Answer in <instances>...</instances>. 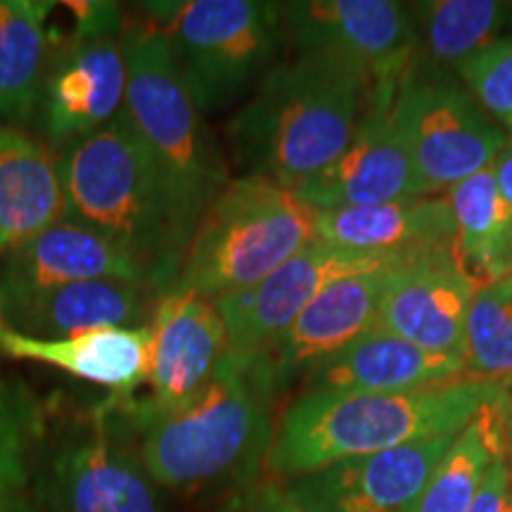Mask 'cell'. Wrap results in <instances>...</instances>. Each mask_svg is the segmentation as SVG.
Here are the masks:
<instances>
[{
	"instance_id": "cell-5",
	"label": "cell",
	"mask_w": 512,
	"mask_h": 512,
	"mask_svg": "<svg viewBox=\"0 0 512 512\" xmlns=\"http://www.w3.org/2000/svg\"><path fill=\"white\" fill-rule=\"evenodd\" d=\"M124 112L155 164L183 226L197 223L230 181L228 162L216 145L178 72L169 43L143 12L124 19Z\"/></svg>"
},
{
	"instance_id": "cell-7",
	"label": "cell",
	"mask_w": 512,
	"mask_h": 512,
	"mask_svg": "<svg viewBox=\"0 0 512 512\" xmlns=\"http://www.w3.org/2000/svg\"><path fill=\"white\" fill-rule=\"evenodd\" d=\"M138 10L169 43L202 117L226 112L254 91L287 43L280 3L155 0Z\"/></svg>"
},
{
	"instance_id": "cell-22",
	"label": "cell",
	"mask_w": 512,
	"mask_h": 512,
	"mask_svg": "<svg viewBox=\"0 0 512 512\" xmlns=\"http://www.w3.org/2000/svg\"><path fill=\"white\" fill-rule=\"evenodd\" d=\"M316 240L366 254H415L456 247V221L446 197L316 211Z\"/></svg>"
},
{
	"instance_id": "cell-15",
	"label": "cell",
	"mask_w": 512,
	"mask_h": 512,
	"mask_svg": "<svg viewBox=\"0 0 512 512\" xmlns=\"http://www.w3.org/2000/svg\"><path fill=\"white\" fill-rule=\"evenodd\" d=\"M396 88H375L354 138L330 166L294 188L313 211L373 207L427 197L392 119Z\"/></svg>"
},
{
	"instance_id": "cell-1",
	"label": "cell",
	"mask_w": 512,
	"mask_h": 512,
	"mask_svg": "<svg viewBox=\"0 0 512 512\" xmlns=\"http://www.w3.org/2000/svg\"><path fill=\"white\" fill-rule=\"evenodd\" d=\"M373 93L370 76L337 57L275 64L228 121L233 164L242 176L299 188L342 155Z\"/></svg>"
},
{
	"instance_id": "cell-32",
	"label": "cell",
	"mask_w": 512,
	"mask_h": 512,
	"mask_svg": "<svg viewBox=\"0 0 512 512\" xmlns=\"http://www.w3.org/2000/svg\"><path fill=\"white\" fill-rule=\"evenodd\" d=\"M505 448L486 470L484 482L467 512H512V475Z\"/></svg>"
},
{
	"instance_id": "cell-35",
	"label": "cell",
	"mask_w": 512,
	"mask_h": 512,
	"mask_svg": "<svg viewBox=\"0 0 512 512\" xmlns=\"http://www.w3.org/2000/svg\"><path fill=\"white\" fill-rule=\"evenodd\" d=\"M512 394V389H510ZM505 453H508V465H510V475H512V408H510V422H508V448H505Z\"/></svg>"
},
{
	"instance_id": "cell-10",
	"label": "cell",
	"mask_w": 512,
	"mask_h": 512,
	"mask_svg": "<svg viewBox=\"0 0 512 512\" xmlns=\"http://www.w3.org/2000/svg\"><path fill=\"white\" fill-rule=\"evenodd\" d=\"M283 22L294 57H337L373 88H399L418 53L411 10L392 0H297L283 3Z\"/></svg>"
},
{
	"instance_id": "cell-30",
	"label": "cell",
	"mask_w": 512,
	"mask_h": 512,
	"mask_svg": "<svg viewBox=\"0 0 512 512\" xmlns=\"http://www.w3.org/2000/svg\"><path fill=\"white\" fill-rule=\"evenodd\" d=\"M467 86V93L477 98L486 112L501 124L512 128V34L479 50L456 69Z\"/></svg>"
},
{
	"instance_id": "cell-21",
	"label": "cell",
	"mask_w": 512,
	"mask_h": 512,
	"mask_svg": "<svg viewBox=\"0 0 512 512\" xmlns=\"http://www.w3.org/2000/svg\"><path fill=\"white\" fill-rule=\"evenodd\" d=\"M150 351V325L102 328L67 339H34L0 328V356L55 366L79 380L110 389L117 401H128L147 384Z\"/></svg>"
},
{
	"instance_id": "cell-2",
	"label": "cell",
	"mask_w": 512,
	"mask_h": 512,
	"mask_svg": "<svg viewBox=\"0 0 512 512\" xmlns=\"http://www.w3.org/2000/svg\"><path fill=\"white\" fill-rule=\"evenodd\" d=\"M505 392L510 389L463 377L396 394H297L275 420L264 470L285 482L339 460L451 437Z\"/></svg>"
},
{
	"instance_id": "cell-36",
	"label": "cell",
	"mask_w": 512,
	"mask_h": 512,
	"mask_svg": "<svg viewBox=\"0 0 512 512\" xmlns=\"http://www.w3.org/2000/svg\"><path fill=\"white\" fill-rule=\"evenodd\" d=\"M501 283H503L505 287H508V290L512 292V275H508V278H503V280H501Z\"/></svg>"
},
{
	"instance_id": "cell-33",
	"label": "cell",
	"mask_w": 512,
	"mask_h": 512,
	"mask_svg": "<svg viewBox=\"0 0 512 512\" xmlns=\"http://www.w3.org/2000/svg\"><path fill=\"white\" fill-rule=\"evenodd\" d=\"M491 171H494L498 190H501V195L512 207V138L510 136H508V143H505V147L501 150V155L496 157L494 166H491Z\"/></svg>"
},
{
	"instance_id": "cell-18",
	"label": "cell",
	"mask_w": 512,
	"mask_h": 512,
	"mask_svg": "<svg viewBox=\"0 0 512 512\" xmlns=\"http://www.w3.org/2000/svg\"><path fill=\"white\" fill-rule=\"evenodd\" d=\"M88 280L155 287L150 271L119 242L67 216L0 256V302Z\"/></svg>"
},
{
	"instance_id": "cell-3",
	"label": "cell",
	"mask_w": 512,
	"mask_h": 512,
	"mask_svg": "<svg viewBox=\"0 0 512 512\" xmlns=\"http://www.w3.org/2000/svg\"><path fill=\"white\" fill-rule=\"evenodd\" d=\"M67 219L136 256L164 294L181 273L192 233L178 219L124 107L110 124L57 150Z\"/></svg>"
},
{
	"instance_id": "cell-17",
	"label": "cell",
	"mask_w": 512,
	"mask_h": 512,
	"mask_svg": "<svg viewBox=\"0 0 512 512\" xmlns=\"http://www.w3.org/2000/svg\"><path fill=\"white\" fill-rule=\"evenodd\" d=\"M384 273L387 268H377L335 280L294 318L290 328L264 354L252 361L275 399L323 358L337 354L363 332L375 328Z\"/></svg>"
},
{
	"instance_id": "cell-20",
	"label": "cell",
	"mask_w": 512,
	"mask_h": 512,
	"mask_svg": "<svg viewBox=\"0 0 512 512\" xmlns=\"http://www.w3.org/2000/svg\"><path fill=\"white\" fill-rule=\"evenodd\" d=\"M155 287L119 280H88L5 299V328L34 339H67L102 328L150 325L159 302Z\"/></svg>"
},
{
	"instance_id": "cell-24",
	"label": "cell",
	"mask_w": 512,
	"mask_h": 512,
	"mask_svg": "<svg viewBox=\"0 0 512 512\" xmlns=\"http://www.w3.org/2000/svg\"><path fill=\"white\" fill-rule=\"evenodd\" d=\"M512 394L486 403L456 434L408 512H467L486 470L508 446Z\"/></svg>"
},
{
	"instance_id": "cell-19",
	"label": "cell",
	"mask_w": 512,
	"mask_h": 512,
	"mask_svg": "<svg viewBox=\"0 0 512 512\" xmlns=\"http://www.w3.org/2000/svg\"><path fill=\"white\" fill-rule=\"evenodd\" d=\"M463 377L467 375L460 356L432 354L411 342L370 328L337 354L316 363L299 380L302 387L299 394H396L437 387Z\"/></svg>"
},
{
	"instance_id": "cell-4",
	"label": "cell",
	"mask_w": 512,
	"mask_h": 512,
	"mask_svg": "<svg viewBox=\"0 0 512 512\" xmlns=\"http://www.w3.org/2000/svg\"><path fill=\"white\" fill-rule=\"evenodd\" d=\"M275 396L254 363L226 358L195 399L136 427L152 482L190 496L252 484L273 439Z\"/></svg>"
},
{
	"instance_id": "cell-6",
	"label": "cell",
	"mask_w": 512,
	"mask_h": 512,
	"mask_svg": "<svg viewBox=\"0 0 512 512\" xmlns=\"http://www.w3.org/2000/svg\"><path fill=\"white\" fill-rule=\"evenodd\" d=\"M316 211L259 176L230 178L197 223L171 287L214 299L247 290L311 240Z\"/></svg>"
},
{
	"instance_id": "cell-26",
	"label": "cell",
	"mask_w": 512,
	"mask_h": 512,
	"mask_svg": "<svg viewBox=\"0 0 512 512\" xmlns=\"http://www.w3.org/2000/svg\"><path fill=\"white\" fill-rule=\"evenodd\" d=\"M53 8L55 3L0 0V117L15 124L34 119L53 46Z\"/></svg>"
},
{
	"instance_id": "cell-34",
	"label": "cell",
	"mask_w": 512,
	"mask_h": 512,
	"mask_svg": "<svg viewBox=\"0 0 512 512\" xmlns=\"http://www.w3.org/2000/svg\"><path fill=\"white\" fill-rule=\"evenodd\" d=\"M0 512H50V510L41 503V498L36 494H29V491L24 489L0 498Z\"/></svg>"
},
{
	"instance_id": "cell-38",
	"label": "cell",
	"mask_w": 512,
	"mask_h": 512,
	"mask_svg": "<svg viewBox=\"0 0 512 512\" xmlns=\"http://www.w3.org/2000/svg\"><path fill=\"white\" fill-rule=\"evenodd\" d=\"M510 138H512V128H510Z\"/></svg>"
},
{
	"instance_id": "cell-13",
	"label": "cell",
	"mask_w": 512,
	"mask_h": 512,
	"mask_svg": "<svg viewBox=\"0 0 512 512\" xmlns=\"http://www.w3.org/2000/svg\"><path fill=\"white\" fill-rule=\"evenodd\" d=\"M477 283L456 247L408 254L384 273L375 328L432 354L463 358L465 318Z\"/></svg>"
},
{
	"instance_id": "cell-11",
	"label": "cell",
	"mask_w": 512,
	"mask_h": 512,
	"mask_svg": "<svg viewBox=\"0 0 512 512\" xmlns=\"http://www.w3.org/2000/svg\"><path fill=\"white\" fill-rule=\"evenodd\" d=\"M406 256L351 252L323 240H311L302 252L256 285L214 299L228 332V358L238 363L256 361L335 280L351 273L389 268Z\"/></svg>"
},
{
	"instance_id": "cell-14",
	"label": "cell",
	"mask_w": 512,
	"mask_h": 512,
	"mask_svg": "<svg viewBox=\"0 0 512 512\" xmlns=\"http://www.w3.org/2000/svg\"><path fill=\"white\" fill-rule=\"evenodd\" d=\"M38 498L50 512H162L138 451L114 437L102 408L86 432L64 441L48 460Z\"/></svg>"
},
{
	"instance_id": "cell-9",
	"label": "cell",
	"mask_w": 512,
	"mask_h": 512,
	"mask_svg": "<svg viewBox=\"0 0 512 512\" xmlns=\"http://www.w3.org/2000/svg\"><path fill=\"white\" fill-rule=\"evenodd\" d=\"M392 119L427 195L491 169L508 143L465 88L413 67L396 88Z\"/></svg>"
},
{
	"instance_id": "cell-16",
	"label": "cell",
	"mask_w": 512,
	"mask_h": 512,
	"mask_svg": "<svg viewBox=\"0 0 512 512\" xmlns=\"http://www.w3.org/2000/svg\"><path fill=\"white\" fill-rule=\"evenodd\" d=\"M453 439L456 434L339 460L283 486L309 512H408Z\"/></svg>"
},
{
	"instance_id": "cell-29",
	"label": "cell",
	"mask_w": 512,
	"mask_h": 512,
	"mask_svg": "<svg viewBox=\"0 0 512 512\" xmlns=\"http://www.w3.org/2000/svg\"><path fill=\"white\" fill-rule=\"evenodd\" d=\"M43 437V408L24 384L0 380V498L29 484L36 446Z\"/></svg>"
},
{
	"instance_id": "cell-8",
	"label": "cell",
	"mask_w": 512,
	"mask_h": 512,
	"mask_svg": "<svg viewBox=\"0 0 512 512\" xmlns=\"http://www.w3.org/2000/svg\"><path fill=\"white\" fill-rule=\"evenodd\" d=\"M74 24L53 31L36 102V126L53 150L105 128L124 107V12L105 0L64 3Z\"/></svg>"
},
{
	"instance_id": "cell-28",
	"label": "cell",
	"mask_w": 512,
	"mask_h": 512,
	"mask_svg": "<svg viewBox=\"0 0 512 512\" xmlns=\"http://www.w3.org/2000/svg\"><path fill=\"white\" fill-rule=\"evenodd\" d=\"M463 366L472 380L512 389V292L501 280L477 287L465 318Z\"/></svg>"
},
{
	"instance_id": "cell-27",
	"label": "cell",
	"mask_w": 512,
	"mask_h": 512,
	"mask_svg": "<svg viewBox=\"0 0 512 512\" xmlns=\"http://www.w3.org/2000/svg\"><path fill=\"white\" fill-rule=\"evenodd\" d=\"M411 15L427 55L458 69L501 38L512 12L496 0H430L413 5Z\"/></svg>"
},
{
	"instance_id": "cell-23",
	"label": "cell",
	"mask_w": 512,
	"mask_h": 512,
	"mask_svg": "<svg viewBox=\"0 0 512 512\" xmlns=\"http://www.w3.org/2000/svg\"><path fill=\"white\" fill-rule=\"evenodd\" d=\"M67 214L60 157L24 128L0 126V256Z\"/></svg>"
},
{
	"instance_id": "cell-37",
	"label": "cell",
	"mask_w": 512,
	"mask_h": 512,
	"mask_svg": "<svg viewBox=\"0 0 512 512\" xmlns=\"http://www.w3.org/2000/svg\"><path fill=\"white\" fill-rule=\"evenodd\" d=\"M0 328H5V320H3V302H0Z\"/></svg>"
},
{
	"instance_id": "cell-31",
	"label": "cell",
	"mask_w": 512,
	"mask_h": 512,
	"mask_svg": "<svg viewBox=\"0 0 512 512\" xmlns=\"http://www.w3.org/2000/svg\"><path fill=\"white\" fill-rule=\"evenodd\" d=\"M228 512H309L294 503L278 479H254L252 484L240 486L228 503Z\"/></svg>"
},
{
	"instance_id": "cell-12",
	"label": "cell",
	"mask_w": 512,
	"mask_h": 512,
	"mask_svg": "<svg viewBox=\"0 0 512 512\" xmlns=\"http://www.w3.org/2000/svg\"><path fill=\"white\" fill-rule=\"evenodd\" d=\"M152 351L143 401H107L110 413H121L128 427L143 425L195 399L228 358V332L214 302L188 290L169 287L150 320Z\"/></svg>"
},
{
	"instance_id": "cell-25",
	"label": "cell",
	"mask_w": 512,
	"mask_h": 512,
	"mask_svg": "<svg viewBox=\"0 0 512 512\" xmlns=\"http://www.w3.org/2000/svg\"><path fill=\"white\" fill-rule=\"evenodd\" d=\"M456 221V254L477 287L512 275V207L494 171L465 178L446 192Z\"/></svg>"
}]
</instances>
